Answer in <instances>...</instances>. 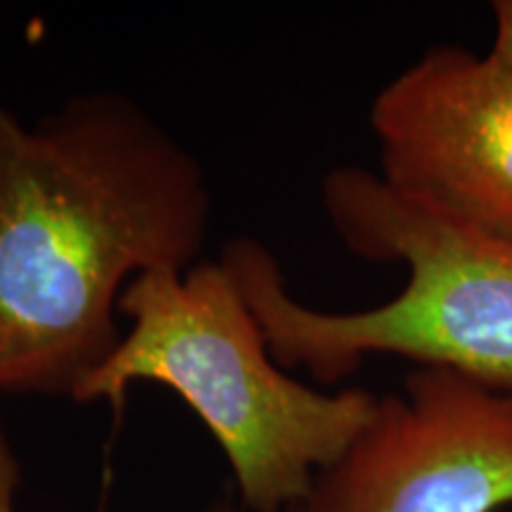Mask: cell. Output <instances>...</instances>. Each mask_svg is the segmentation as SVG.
<instances>
[{
  "label": "cell",
  "mask_w": 512,
  "mask_h": 512,
  "mask_svg": "<svg viewBox=\"0 0 512 512\" xmlns=\"http://www.w3.org/2000/svg\"><path fill=\"white\" fill-rule=\"evenodd\" d=\"M389 188L512 247V69L460 46L427 50L370 105Z\"/></svg>",
  "instance_id": "5b68a950"
},
{
  "label": "cell",
  "mask_w": 512,
  "mask_h": 512,
  "mask_svg": "<svg viewBox=\"0 0 512 512\" xmlns=\"http://www.w3.org/2000/svg\"><path fill=\"white\" fill-rule=\"evenodd\" d=\"M491 10H494L496 31L489 55L512 69V0H496Z\"/></svg>",
  "instance_id": "52a82bcc"
},
{
  "label": "cell",
  "mask_w": 512,
  "mask_h": 512,
  "mask_svg": "<svg viewBox=\"0 0 512 512\" xmlns=\"http://www.w3.org/2000/svg\"><path fill=\"white\" fill-rule=\"evenodd\" d=\"M204 512H249V510L242 508L238 498H230V496H226V498H219V501L211 503L209 508L204 510Z\"/></svg>",
  "instance_id": "ba28073f"
},
{
  "label": "cell",
  "mask_w": 512,
  "mask_h": 512,
  "mask_svg": "<svg viewBox=\"0 0 512 512\" xmlns=\"http://www.w3.org/2000/svg\"><path fill=\"white\" fill-rule=\"evenodd\" d=\"M512 389L418 366L285 512H508Z\"/></svg>",
  "instance_id": "277c9868"
},
{
  "label": "cell",
  "mask_w": 512,
  "mask_h": 512,
  "mask_svg": "<svg viewBox=\"0 0 512 512\" xmlns=\"http://www.w3.org/2000/svg\"><path fill=\"white\" fill-rule=\"evenodd\" d=\"M204 166L117 91L27 126L0 100V396L74 399L119 347L121 294L202 261Z\"/></svg>",
  "instance_id": "6da1fadb"
},
{
  "label": "cell",
  "mask_w": 512,
  "mask_h": 512,
  "mask_svg": "<svg viewBox=\"0 0 512 512\" xmlns=\"http://www.w3.org/2000/svg\"><path fill=\"white\" fill-rule=\"evenodd\" d=\"M119 316V347L72 401L119 411L136 384H162L214 437L249 512H285L373 415L368 389H318L278 366L221 259L138 275Z\"/></svg>",
  "instance_id": "3957f363"
},
{
  "label": "cell",
  "mask_w": 512,
  "mask_h": 512,
  "mask_svg": "<svg viewBox=\"0 0 512 512\" xmlns=\"http://www.w3.org/2000/svg\"><path fill=\"white\" fill-rule=\"evenodd\" d=\"M19 486H22V463L8 430L0 422V512H17Z\"/></svg>",
  "instance_id": "8992f818"
},
{
  "label": "cell",
  "mask_w": 512,
  "mask_h": 512,
  "mask_svg": "<svg viewBox=\"0 0 512 512\" xmlns=\"http://www.w3.org/2000/svg\"><path fill=\"white\" fill-rule=\"evenodd\" d=\"M320 202L351 254L403 264L406 285L373 309H313L292 297L259 240L233 238L221 261L278 366L304 368L330 387L368 356H401L512 389V247L418 207L361 166L325 176Z\"/></svg>",
  "instance_id": "7a4b0ae2"
}]
</instances>
